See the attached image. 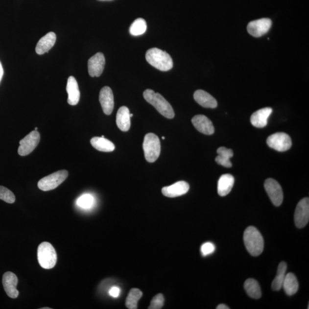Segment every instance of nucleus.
I'll use <instances>...</instances> for the list:
<instances>
[{
    "label": "nucleus",
    "instance_id": "obj_30",
    "mask_svg": "<svg viewBox=\"0 0 309 309\" xmlns=\"http://www.w3.org/2000/svg\"><path fill=\"white\" fill-rule=\"evenodd\" d=\"M0 199L4 200L8 203H13L15 202L16 197L11 190L0 186Z\"/></svg>",
    "mask_w": 309,
    "mask_h": 309
},
{
    "label": "nucleus",
    "instance_id": "obj_35",
    "mask_svg": "<svg viewBox=\"0 0 309 309\" xmlns=\"http://www.w3.org/2000/svg\"><path fill=\"white\" fill-rule=\"evenodd\" d=\"M120 294V289L119 287L114 286L111 288L109 291V294L111 297L114 298H118Z\"/></svg>",
    "mask_w": 309,
    "mask_h": 309
},
{
    "label": "nucleus",
    "instance_id": "obj_24",
    "mask_svg": "<svg viewBox=\"0 0 309 309\" xmlns=\"http://www.w3.org/2000/svg\"><path fill=\"white\" fill-rule=\"evenodd\" d=\"M91 143L97 150L102 152H113L115 148L113 142L105 138L94 137L91 140Z\"/></svg>",
    "mask_w": 309,
    "mask_h": 309
},
{
    "label": "nucleus",
    "instance_id": "obj_9",
    "mask_svg": "<svg viewBox=\"0 0 309 309\" xmlns=\"http://www.w3.org/2000/svg\"><path fill=\"white\" fill-rule=\"evenodd\" d=\"M264 189L271 201L276 206H280L283 202L284 193L281 185L276 180L269 178L264 182Z\"/></svg>",
    "mask_w": 309,
    "mask_h": 309
},
{
    "label": "nucleus",
    "instance_id": "obj_8",
    "mask_svg": "<svg viewBox=\"0 0 309 309\" xmlns=\"http://www.w3.org/2000/svg\"><path fill=\"white\" fill-rule=\"evenodd\" d=\"M40 135L37 131H33L20 141L18 153L20 156H26L30 154L38 145Z\"/></svg>",
    "mask_w": 309,
    "mask_h": 309
},
{
    "label": "nucleus",
    "instance_id": "obj_25",
    "mask_svg": "<svg viewBox=\"0 0 309 309\" xmlns=\"http://www.w3.org/2000/svg\"><path fill=\"white\" fill-rule=\"evenodd\" d=\"M287 270V264L285 262H282L278 265L277 276L275 277L271 288L274 291H279L283 287L285 276H286V271Z\"/></svg>",
    "mask_w": 309,
    "mask_h": 309
},
{
    "label": "nucleus",
    "instance_id": "obj_20",
    "mask_svg": "<svg viewBox=\"0 0 309 309\" xmlns=\"http://www.w3.org/2000/svg\"><path fill=\"white\" fill-rule=\"evenodd\" d=\"M193 98L200 106L205 108H215L218 106L215 98L203 90H197L193 94Z\"/></svg>",
    "mask_w": 309,
    "mask_h": 309
},
{
    "label": "nucleus",
    "instance_id": "obj_33",
    "mask_svg": "<svg viewBox=\"0 0 309 309\" xmlns=\"http://www.w3.org/2000/svg\"><path fill=\"white\" fill-rule=\"evenodd\" d=\"M217 153L220 157L224 158L230 159L234 155L232 149H228L226 147H221L217 149Z\"/></svg>",
    "mask_w": 309,
    "mask_h": 309
},
{
    "label": "nucleus",
    "instance_id": "obj_11",
    "mask_svg": "<svg viewBox=\"0 0 309 309\" xmlns=\"http://www.w3.org/2000/svg\"><path fill=\"white\" fill-rule=\"evenodd\" d=\"M272 22L269 19L263 18L254 20L248 24L247 29L250 35L260 37L265 35L270 30Z\"/></svg>",
    "mask_w": 309,
    "mask_h": 309
},
{
    "label": "nucleus",
    "instance_id": "obj_19",
    "mask_svg": "<svg viewBox=\"0 0 309 309\" xmlns=\"http://www.w3.org/2000/svg\"><path fill=\"white\" fill-rule=\"evenodd\" d=\"M56 41V35L54 32H50L47 33L37 43L36 47V52L38 55H43V54L48 52L55 45Z\"/></svg>",
    "mask_w": 309,
    "mask_h": 309
},
{
    "label": "nucleus",
    "instance_id": "obj_28",
    "mask_svg": "<svg viewBox=\"0 0 309 309\" xmlns=\"http://www.w3.org/2000/svg\"><path fill=\"white\" fill-rule=\"evenodd\" d=\"M147 30V23L143 19L139 18L135 20L130 28V32L132 35L139 36L144 33Z\"/></svg>",
    "mask_w": 309,
    "mask_h": 309
},
{
    "label": "nucleus",
    "instance_id": "obj_3",
    "mask_svg": "<svg viewBox=\"0 0 309 309\" xmlns=\"http://www.w3.org/2000/svg\"><path fill=\"white\" fill-rule=\"evenodd\" d=\"M144 99L154 106L163 116L168 119L175 117L174 110L171 104L162 96L152 90H146L143 93Z\"/></svg>",
    "mask_w": 309,
    "mask_h": 309
},
{
    "label": "nucleus",
    "instance_id": "obj_40",
    "mask_svg": "<svg viewBox=\"0 0 309 309\" xmlns=\"http://www.w3.org/2000/svg\"><path fill=\"white\" fill-rule=\"evenodd\" d=\"M35 131H37V127L35 128Z\"/></svg>",
    "mask_w": 309,
    "mask_h": 309
},
{
    "label": "nucleus",
    "instance_id": "obj_17",
    "mask_svg": "<svg viewBox=\"0 0 309 309\" xmlns=\"http://www.w3.org/2000/svg\"><path fill=\"white\" fill-rule=\"evenodd\" d=\"M272 112V108L269 107L263 108L255 112L251 117V124L257 128H263L266 126L268 119Z\"/></svg>",
    "mask_w": 309,
    "mask_h": 309
},
{
    "label": "nucleus",
    "instance_id": "obj_31",
    "mask_svg": "<svg viewBox=\"0 0 309 309\" xmlns=\"http://www.w3.org/2000/svg\"><path fill=\"white\" fill-rule=\"evenodd\" d=\"M165 298L162 294H158L152 298L149 309H160L164 305Z\"/></svg>",
    "mask_w": 309,
    "mask_h": 309
},
{
    "label": "nucleus",
    "instance_id": "obj_2",
    "mask_svg": "<svg viewBox=\"0 0 309 309\" xmlns=\"http://www.w3.org/2000/svg\"><path fill=\"white\" fill-rule=\"evenodd\" d=\"M145 59L150 65L161 71H168L172 69L173 61L170 55L157 48L148 49L145 54Z\"/></svg>",
    "mask_w": 309,
    "mask_h": 309
},
{
    "label": "nucleus",
    "instance_id": "obj_41",
    "mask_svg": "<svg viewBox=\"0 0 309 309\" xmlns=\"http://www.w3.org/2000/svg\"><path fill=\"white\" fill-rule=\"evenodd\" d=\"M162 139H165V137H162Z\"/></svg>",
    "mask_w": 309,
    "mask_h": 309
},
{
    "label": "nucleus",
    "instance_id": "obj_18",
    "mask_svg": "<svg viewBox=\"0 0 309 309\" xmlns=\"http://www.w3.org/2000/svg\"><path fill=\"white\" fill-rule=\"evenodd\" d=\"M69 97L68 103L71 106H76L79 103L80 93L77 81L73 76H70L68 79L66 88Z\"/></svg>",
    "mask_w": 309,
    "mask_h": 309
},
{
    "label": "nucleus",
    "instance_id": "obj_29",
    "mask_svg": "<svg viewBox=\"0 0 309 309\" xmlns=\"http://www.w3.org/2000/svg\"><path fill=\"white\" fill-rule=\"evenodd\" d=\"M94 198L90 194H84L77 200V205L84 209H89L93 206Z\"/></svg>",
    "mask_w": 309,
    "mask_h": 309
},
{
    "label": "nucleus",
    "instance_id": "obj_34",
    "mask_svg": "<svg viewBox=\"0 0 309 309\" xmlns=\"http://www.w3.org/2000/svg\"><path fill=\"white\" fill-rule=\"evenodd\" d=\"M215 161L217 164L223 166V167L227 168L232 167V164L230 162V159L222 158L219 155L215 158Z\"/></svg>",
    "mask_w": 309,
    "mask_h": 309
},
{
    "label": "nucleus",
    "instance_id": "obj_1",
    "mask_svg": "<svg viewBox=\"0 0 309 309\" xmlns=\"http://www.w3.org/2000/svg\"><path fill=\"white\" fill-rule=\"evenodd\" d=\"M244 245L248 252L254 257L259 256L264 249V240L262 235L256 227L249 226L244 231Z\"/></svg>",
    "mask_w": 309,
    "mask_h": 309
},
{
    "label": "nucleus",
    "instance_id": "obj_22",
    "mask_svg": "<svg viewBox=\"0 0 309 309\" xmlns=\"http://www.w3.org/2000/svg\"><path fill=\"white\" fill-rule=\"evenodd\" d=\"M234 185L233 176L229 174L220 176L218 183V194L221 196L228 195L232 191Z\"/></svg>",
    "mask_w": 309,
    "mask_h": 309
},
{
    "label": "nucleus",
    "instance_id": "obj_26",
    "mask_svg": "<svg viewBox=\"0 0 309 309\" xmlns=\"http://www.w3.org/2000/svg\"><path fill=\"white\" fill-rule=\"evenodd\" d=\"M244 289L249 297L254 299H259L261 297V287L259 283L253 278L247 280L244 284Z\"/></svg>",
    "mask_w": 309,
    "mask_h": 309
},
{
    "label": "nucleus",
    "instance_id": "obj_21",
    "mask_svg": "<svg viewBox=\"0 0 309 309\" xmlns=\"http://www.w3.org/2000/svg\"><path fill=\"white\" fill-rule=\"evenodd\" d=\"M130 113L127 107H121L117 115V124L122 131L126 132L131 127Z\"/></svg>",
    "mask_w": 309,
    "mask_h": 309
},
{
    "label": "nucleus",
    "instance_id": "obj_36",
    "mask_svg": "<svg viewBox=\"0 0 309 309\" xmlns=\"http://www.w3.org/2000/svg\"><path fill=\"white\" fill-rule=\"evenodd\" d=\"M3 75H4V70H3L1 63L0 62V83H1Z\"/></svg>",
    "mask_w": 309,
    "mask_h": 309
},
{
    "label": "nucleus",
    "instance_id": "obj_10",
    "mask_svg": "<svg viewBox=\"0 0 309 309\" xmlns=\"http://www.w3.org/2000/svg\"><path fill=\"white\" fill-rule=\"evenodd\" d=\"M309 220V199L305 198L300 200L295 209L294 222L298 228L307 226Z\"/></svg>",
    "mask_w": 309,
    "mask_h": 309
},
{
    "label": "nucleus",
    "instance_id": "obj_15",
    "mask_svg": "<svg viewBox=\"0 0 309 309\" xmlns=\"http://www.w3.org/2000/svg\"><path fill=\"white\" fill-rule=\"evenodd\" d=\"M192 123L196 130L202 134L210 135L214 133L215 129L212 121L205 115H196L192 119Z\"/></svg>",
    "mask_w": 309,
    "mask_h": 309
},
{
    "label": "nucleus",
    "instance_id": "obj_4",
    "mask_svg": "<svg viewBox=\"0 0 309 309\" xmlns=\"http://www.w3.org/2000/svg\"><path fill=\"white\" fill-rule=\"evenodd\" d=\"M37 259L40 265L44 269H52L56 265L57 259L55 248L49 242L41 243L37 250Z\"/></svg>",
    "mask_w": 309,
    "mask_h": 309
},
{
    "label": "nucleus",
    "instance_id": "obj_6",
    "mask_svg": "<svg viewBox=\"0 0 309 309\" xmlns=\"http://www.w3.org/2000/svg\"><path fill=\"white\" fill-rule=\"evenodd\" d=\"M68 176H69V172L67 170H60L54 172L40 180L38 182V188L44 191H50V190L55 189L64 181H65Z\"/></svg>",
    "mask_w": 309,
    "mask_h": 309
},
{
    "label": "nucleus",
    "instance_id": "obj_23",
    "mask_svg": "<svg viewBox=\"0 0 309 309\" xmlns=\"http://www.w3.org/2000/svg\"><path fill=\"white\" fill-rule=\"evenodd\" d=\"M298 287V282L295 275L291 273L286 274L283 285L285 293L291 296L297 293Z\"/></svg>",
    "mask_w": 309,
    "mask_h": 309
},
{
    "label": "nucleus",
    "instance_id": "obj_37",
    "mask_svg": "<svg viewBox=\"0 0 309 309\" xmlns=\"http://www.w3.org/2000/svg\"><path fill=\"white\" fill-rule=\"evenodd\" d=\"M230 308L225 304H220L217 307L216 309H229Z\"/></svg>",
    "mask_w": 309,
    "mask_h": 309
},
{
    "label": "nucleus",
    "instance_id": "obj_39",
    "mask_svg": "<svg viewBox=\"0 0 309 309\" xmlns=\"http://www.w3.org/2000/svg\"><path fill=\"white\" fill-rule=\"evenodd\" d=\"M130 117H131H131H133V114H130Z\"/></svg>",
    "mask_w": 309,
    "mask_h": 309
},
{
    "label": "nucleus",
    "instance_id": "obj_16",
    "mask_svg": "<svg viewBox=\"0 0 309 309\" xmlns=\"http://www.w3.org/2000/svg\"><path fill=\"white\" fill-rule=\"evenodd\" d=\"M190 186L185 181L176 182L171 186L165 187L162 190L163 195L168 198H175L186 194L189 191Z\"/></svg>",
    "mask_w": 309,
    "mask_h": 309
},
{
    "label": "nucleus",
    "instance_id": "obj_12",
    "mask_svg": "<svg viewBox=\"0 0 309 309\" xmlns=\"http://www.w3.org/2000/svg\"><path fill=\"white\" fill-rule=\"evenodd\" d=\"M106 59L104 55L101 52H98L88 60V73L91 77H99L103 73Z\"/></svg>",
    "mask_w": 309,
    "mask_h": 309
},
{
    "label": "nucleus",
    "instance_id": "obj_38",
    "mask_svg": "<svg viewBox=\"0 0 309 309\" xmlns=\"http://www.w3.org/2000/svg\"><path fill=\"white\" fill-rule=\"evenodd\" d=\"M42 309H50V308H41Z\"/></svg>",
    "mask_w": 309,
    "mask_h": 309
},
{
    "label": "nucleus",
    "instance_id": "obj_32",
    "mask_svg": "<svg viewBox=\"0 0 309 309\" xmlns=\"http://www.w3.org/2000/svg\"><path fill=\"white\" fill-rule=\"evenodd\" d=\"M202 254L203 256L206 257L209 256V255L213 254L215 250V246L212 242H206L203 243L201 246Z\"/></svg>",
    "mask_w": 309,
    "mask_h": 309
},
{
    "label": "nucleus",
    "instance_id": "obj_5",
    "mask_svg": "<svg viewBox=\"0 0 309 309\" xmlns=\"http://www.w3.org/2000/svg\"><path fill=\"white\" fill-rule=\"evenodd\" d=\"M143 148L146 161L154 163L161 154V142L157 135L149 133L145 136Z\"/></svg>",
    "mask_w": 309,
    "mask_h": 309
},
{
    "label": "nucleus",
    "instance_id": "obj_27",
    "mask_svg": "<svg viewBox=\"0 0 309 309\" xmlns=\"http://www.w3.org/2000/svg\"><path fill=\"white\" fill-rule=\"evenodd\" d=\"M142 295L143 293L139 288H132L125 301L126 307L129 309H137L138 301L141 300Z\"/></svg>",
    "mask_w": 309,
    "mask_h": 309
},
{
    "label": "nucleus",
    "instance_id": "obj_7",
    "mask_svg": "<svg viewBox=\"0 0 309 309\" xmlns=\"http://www.w3.org/2000/svg\"><path fill=\"white\" fill-rule=\"evenodd\" d=\"M267 144L275 150L284 152L291 148L292 142L290 137L287 134L284 132H277L268 137Z\"/></svg>",
    "mask_w": 309,
    "mask_h": 309
},
{
    "label": "nucleus",
    "instance_id": "obj_13",
    "mask_svg": "<svg viewBox=\"0 0 309 309\" xmlns=\"http://www.w3.org/2000/svg\"><path fill=\"white\" fill-rule=\"evenodd\" d=\"M18 284V278L16 275L11 271H8L3 275L2 285L6 294L10 298L13 299L18 298L19 292L17 289Z\"/></svg>",
    "mask_w": 309,
    "mask_h": 309
},
{
    "label": "nucleus",
    "instance_id": "obj_14",
    "mask_svg": "<svg viewBox=\"0 0 309 309\" xmlns=\"http://www.w3.org/2000/svg\"><path fill=\"white\" fill-rule=\"evenodd\" d=\"M99 101L104 113L110 115L114 107V97L113 91L109 87H104L101 90Z\"/></svg>",
    "mask_w": 309,
    "mask_h": 309
}]
</instances>
